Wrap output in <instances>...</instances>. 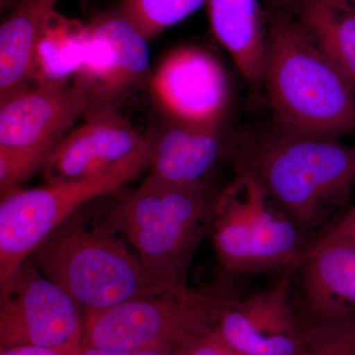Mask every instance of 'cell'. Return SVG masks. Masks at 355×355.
I'll return each mask as SVG.
<instances>
[{
    "label": "cell",
    "instance_id": "cell-1",
    "mask_svg": "<svg viewBox=\"0 0 355 355\" xmlns=\"http://www.w3.org/2000/svg\"><path fill=\"white\" fill-rule=\"evenodd\" d=\"M229 160L250 173L311 239L352 203L355 144L284 130L272 123L233 133Z\"/></svg>",
    "mask_w": 355,
    "mask_h": 355
},
{
    "label": "cell",
    "instance_id": "cell-2",
    "mask_svg": "<svg viewBox=\"0 0 355 355\" xmlns=\"http://www.w3.org/2000/svg\"><path fill=\"white\" fill-rule=\"evenodd\" d=\"M263 88L273 123L291 132L355 135V85L321 50L295 13L266 7Z\"/></svg>",
    "mask_w": 355,
    "mask_h": 355
},
{
    "label": "cell",
    "instance_id": "cell-3",
    "mask_svg": "<svg viewBox=\"0 0 355 355\" xmlns=\"http://www.w3.org/2000/svg\"><path fill=\"white\" fill-rule=\"evenodd\" d=\"M116 207H83L29 257L34 266L85 311L104 310L130 299L167 293L149 275L119 233Z\"/></svg>",
    "mask_w": 355,
    "mask_h": 355
},
{
    "label": "cell",
    "instance_id": "cell-4",
    "mask_svg": "<svg viewBox=\"0 0 355 355\" xmlns=\"http://www.w3.org/2000/svg\"><path fill=\"white\" fill-rule=\"evenodd\" d=\"M209 180L189 186L144 180L116 203L123 234L151 277L167 291L188 286L191 261L210 233L217 198Z\"/></svg>",
    "mask_w": 355,
    "mask_h": 355
},
{
    "label": "cell",
    "instance_id": "cell-5",
    "mask_svg": "<svg viewBox=\"0 0 355 355\" xmlns=\"http://www.w3.org/2000/svg\"><path fill=\"white\" fill-rule=\"evenodd\" d=\"M239 279L220 273L203 286L85 311L83 345L116 350L177 347L189 336L216 329L222 313L246 294Z\"/></svg>",
    "mask_w": 355,
    "mask_h": 355
},
{
    "label": "cell",
    "instance_id": "cell-6",
    "mask_svg": "<svg viewBox=\"0 0 355 355\" xmlns=\"http://www.w3.org/2000/svg\"><path fill=\"white\" fill-rule=\"evenodd\" d=\"M234 171L233 181L219 193L210 231L221 273L243 277L293 270L309 239L256 178Z\"/></svg>",
    "mask_w": 355,
    "mask_h": 355
},
{
    "label": "cell",
    "instance_id": "cell-7",
    "mask_svg": "<svg viewBox=\"0 0 355 355\" xmlns=\"http://www.w3.org/2000/svg\"><path fill=\"white\" fill-rule=\"evenodd\" d=\"M150 156L137 159L104 176L46 183L11 191L0 203V282L21 268L69 217L95 198L118 191L148 169Z\"/></svg>",
    "mask_w": 355,
    "mask_h": 355
},
{
    "label": "cell",
    "instance_id": "cell-8",
    "mask_svg": "<svg viewBox=\"0 0 355 355\" xmlns=\"http://www.w3.org/2000/svg\"><path fill=\"white\" fill-rule=\"evenodd\" d=\"M0 345L83 347L84 313L69 294L27 260L0 282Z\"/></svg>",
    "mask_w": 355,
    "mask_h": 355
},
{
    "label": "cell",
    "instance_id": "cell-9",
    "mask_svg": "<svg viewBox=\"0 0 355 355\" xmlns=\"http://www.w3.org/2000/svg\"><path fill=\"white\" fill-rule=\"evenodd\" d=\"M44 166L48 183L104 176L150 156L151 139L137 132L111 101L97 100Z\"/></svg>",
    "mask_w": 355,
    "mask_h": 355
},
{
    "label": "cell",
    "instance_id": "cell-10",
    "mask_svg": "<svg viewBox=\"0 0 355 355\" xmlns=\"http://www.w3.org/2000/svg\"><path fill=\"white\" fill-rule=\"evenodd\" d=\"M293 270L265 291L244 294L222 313L216 335L245 355H303L305 324L293 300Z\"/></svg>",
    "mask_w": 355,
    "mask_h": 355
},
{
    "label": "cell",
    "instance_id": "cell-11",
    "mask_svg": "<svg viewBox=\"0 0 355 355\" xmlns=\"http://www.w3.org/2000/svg\"><path fill=\"white\" fill-rule=\"evenodd\" d=\"M155 101L170 121L222 125L230 103L227 72L214 55L198 46L170 51L151 79Z\"/></svg>",
    "mask_w": 355,
    "mask_h": 355
},
{
    "label": "cell",
    "instance_id": "cell-12",
    "mask_svg": "<svg viewBox=\"0 0 355 355\" xmlns=\"http://www.w3.org/2000/svg\"><path fill=\"white\" fill-rule=\"evenodd\" d=\"M97 100L78 77L26 89L1 103L0 147L53 153Z\"/></svg>",
    "mask_w": 355,
    "mask_h": 355
},
{
    "label": "cell",
    "instance_id": "cell-13",
    "mask_svg": "<svg viewBox=\"0 0 355 355\" xmlns=\"http://www.w3.org/2000/svg\"><path fill=\"white\" fill-rule=\"evenodd\" d=\"M296 310L304 322H331L355 314V243L347 239L308 243L293 268Z\"/></svg>",
    "mask_w": 355,
    "mask_h": 355
},
{
    "label": "cell",
    "instance_id": "cell-14",
    "mask_svg": "<svg viewBox=\"0 0 355 355\" xmlns=\"http://www.w3.org/2000/svg\"><path fill=\"white\" fill-rule=\"evenodd\" d=\"M147 42L120 10L103 13L88 23L85 60L76 77L95 91L98 99L111 101L146 77Z\"/></svg>",
    "mask_w": 355,
    "mask_h": 355
},
{
    "label": "cell",
    "instance_id": "cell-15",
    "mask_svg": "<svg viewBox=\"0 0 355 355\" xmlns=\"http://www.w3.org/2000/svg\"><path fill=\"white\" fill-rule=\"evenodd\" d=\"M233 135H224L222 125H189L170 121L155 139L146 181L174 186L202 183L217 161L229 158Z\"/></svg>",
    "mask_w": 355,
    "mask_h": 355
},
{
    "label": "cell",
    "instance_id": "cell-16",
    "mask_svg": "<svg viewBox=\"0 0 355 355\" xmlns=\"http://www.w3.org/2000/svg\"><path fill=\"white\" fill-rule=\"evenodd\" d=\"M210 28L253 91L263 89L266 12L258 0H207Z\"/></svg>",
    "mask_w": 355,
    "mask_h": 355
},
{
    "label": "cell",
    "instance_id": "cell-17",
    "mask_svg": "<svg viewBox=\"0 0 355 355\" xmlns=\"http://www.w3.org/2000/svg\"><path fill=\"white\" fill-rule=\"evenodd\" d=\"M60 0H2L8 9L0 27V101L30 88L37 43Z\"/></svg>",
    "mask_w": 355,
    "mask_h": 355
},
{
    "label": "cell",
    "instance_id": "cell-18",
    "mask_svg": "<svg viewBox=\"0 0 355 355\" xmlns=\"http://www.w3.org/2000/svg\"><path fill=\"white\" fill-rule=\"evenodd\" d=\"M87 43L88 24L53 11L44 26L35 51V86L62 83L78 76Z\"/></svg>",
    "mask_w": 355,
    "mask_h": 355
},
{
    "label": "cell",
    "instance_id": "cell-19",
    "mask_svg": "<svg viewBox=\"0 0 355 355\" xmlns=\"http://www.w3.org/2000/svg\"><path fill=\"white\" fill-rule=\"evenodd\" d=\"M299 21L355 85V18L343 0H301Z\"/></svg>",
    "mask_w": 355,
    "mask_h": 355
},
{
    "label": "cell",
    "instance_id": "cell-20",
    "mask_svg": "<svg viewBox=\"0 0 355 355\" xmlns=\"http://www.w3.org/2000/svg\"><path fill=\"white\" fill-rule=\"evenodd\" d=\"M207 2V0H121L119 10L147 41H150L188 18Z\"/></svg>",
    "mask_w": 355,
    "mask_h": 355
},
{
    "label": "cell",
    "instance_id": "cell-21",
    "mask_svg": "<svg viewBox=\"0 0 355 355\" xmlns=\"http://www.w3.org/2000/svg\"><path fill=\"white\" fill-rule=\"evenodd\" d=\"M304 324L303 355H355V314L336 321Z\"/></svg>",
    "mask_w": 355,
    "mask_h": 355
},
{
    "label": "cell",
    "instance_id": "cell-22",
    "mask_svg": "<svg viewBox=\"0 0 355 355\" xmlns=\"http://www.w3.org/2000/svg\"><path fill=\"white\" fill-rule=\"evenodd\" d=\"M51 153L39 149L0 147L1 197L19 189V184L44 168Z\"/></svg>",
    "mask_w": 355,
    "mask_h": 355
},
{
    "label": "cell",
    "instance_id": "cell-23",
    "mask_svg": "<svg viewBox=\"0 0 355 355\" xmlns=\"http://www.w3.org/2000/svg\"><path fill=\"white\" fill-rule=\"evenodd\" d=\"M174 355H245L229 347L216 331L191 336L178 343Z\"/></svg>",
    "mask_w": 355,
    "mask_h": 355
},
{
    "label": "cell",
    "instance_id": "cell-24",
    "mask_svg": "<svg viewBox=\"0 0 355 355\" xmlns=\"http://www.w3.org/2000/svg\"><path fill=\"white\" fill-rule=\"evenodd\" d=\"M336 238L355 243V202L350 203L347 209L338 214L319 234L311 239L310 242Z\"/></svg>",
    "mask_w": 355,
    "mask_h": 355
},
{
    "label": "cell",
    "instance_id": "cell-25",
    "mask_svg": "<svg viewBox=\"0 0 355 355\" xmlns=\"http://www.w3.org/2000/svg\"><path fill=\"white\" fill-rule=\"evenodd\" d=\"M175 347H158V349L142 350H116L83 345L77 355H174Z\"/></svg>",
    "mask_w": 355,
    "mask_h": 355
},
{
    "label": "cell",
    "instance_id": "cell-26",
    "mask_svg": "<svg viewBox=\"0 0 355 355\" xmlns=\"http://www.w3.org/2000/svg\"><path fill=\"white\" fill-rule=\"evenodd\" d=\"M79 349H53L39 345H15L1 347L0 355H77Z\"/></svg>",
    "mask_w": 355,
    "mask_h": 355
},
{
    "label": "cell",
    "instance_id": "cell-27",
    "mask_svg": "<svg viewBox=\"0 0 355 355\" xmlns=\"http://www.w3.org/2000/svg\"><path fill=\"white\" fill-rule=\"evenodd\" d=\"M300 1L301 0H266V6L295 13L296 8H297Z\"/></svg>",
    "mask_w": 355,
    "mask_h": 355
},
{
    "label": "cell",
    "instance_id": "cell-28",
    "mask_svg": "<svg viewBox=\"0 0 355 355\" xmlns=\"http://www.w3.org/2000/svg\"><path fill=\"white\" fill-rule=\"evenodd\" d=\"M343 2L349 9L350 12L355 18V0H343Z\"/></svg>",
    "mask_w": 355,
    "mask_h": 355
}]
</instances>
